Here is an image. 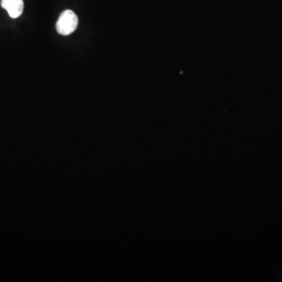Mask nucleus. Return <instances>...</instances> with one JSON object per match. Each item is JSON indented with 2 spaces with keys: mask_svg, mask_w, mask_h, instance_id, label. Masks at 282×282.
<instances>
[{
  "mask_svg": "<svg viewBox=\"0 0 282 282\" xmlns=\"http://www.w3.org/2000/svg\"><path fill=\"white\" fill-rule=\"evenodd\" d=\"M78 18L75 12L70 10L64 11L57 22V31L62 36L73 33L78 27Z\"/></svg>",
  "mask_w": 282,
  "mask_h": 282,
  "instance_id": "obj_1",
  "label": "nucleus"
},
{
  "mask_svg": "<svg viewBox=\"0 0 282 282\" xmlns=\"http://www.w3.org/2000/svg\"><path fill=\"white\" fill-rule=\"evenodd\" d=\"M1 6L8 12L11 18H17L24 11L23 0H1Z\"/></svg>",
  "mask_w": 282,
  "mask_h": 282,
  "instance_id": "obj_2",
  "label": "nucleus"
}]
</instances>
